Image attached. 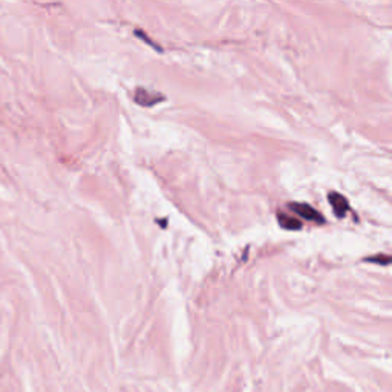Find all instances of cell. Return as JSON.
Segmentation results:
<instances>
[{"label": "cell", "instance_id": "4", "mask_svg": "<svg viewBox=\"0 0 392 392\" xmlns=\"http://www.w3.org/2000/svg\"><path fill=\"white\" fill-rule=\"evenodd\" d=\"M277 220H279L280 227H283L286 230H300L302 228V222L286 213H277Z\"/></svg>", "mask_w": 392, "mask_h": 392}, {"label": "cell", "instance_id": "3", "mask_svg": "<svg viewBox=\"0 0 392 392\" xmlns=\"http://www.w3.org/2000/svg\"><path fill=\"white\" fill-rule=\"evenodd\" d=\"M161 100H162V95H159L156 92L145 90L142 87H138L135 92V101L141 106H153L155 103H158Z\"/></svg>", "mask_w": 392, "mask_h": 392}, {"label": "cell", "instance_id": "5", "mask_svg": "<svg viewBox=\"0 0 392 392\" xmlns=\"http://www.w3.org/2000/svg\"><path fill=\"white\" fill-rule=\"evenodd\" d=\"M374 262V263H381V265H389L390 262V257L387 254H377V256H372V257H366V262Z\"/></svg>", "mask_w": 392, "mask_h": 392}, {"label": "cell", "instance_id": "1", "mask_svg": "<svg viewBox=\"0 0 392 392\" xmlns=\"http://www.w3.org/2000/svg\"><path fill=\"white\" fill-rule=\"evenodd\" d=\"M289 208H291L294 213H297L299 216L305 217L306 220H312V222H318V224H322V222L325 220L323 216H322L317 210H314L311 205H308V204H303V202H291V204H289Z\"/></svg>", "mask_w": 392, "mask_h": 392}, {"label": "cell", "instance_id": "2", "mask_svg": "<svg viewBox=\"0 0 392 392\" xmlns=\"http://www.w3.org/2000/svg\"><path fill=\"white\" fill-rule=\"evenodd\" d=\"M328 201L332 205V210H334L337 217H343L349 211V202L343 194H340L337 191H331L328 194Z\"/></svg>", "mask_w": 392, "mask_h": 392}]
</instances>
